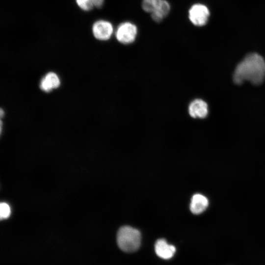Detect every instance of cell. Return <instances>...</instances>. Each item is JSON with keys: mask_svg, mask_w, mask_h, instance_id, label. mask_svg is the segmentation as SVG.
<instances>
[{"mask_svg": "<svg viewBox=\"0 0 265 265\" xmlns=\"http://www.w3.org/2000/svg\"><path fill=\"white\" fill-rule=\"evenodd\" d=\"M92 33L98 40L106 41L110 39L113 32L112 24L108 21L101 20L95 22L92 26Z\"/></svg>", "mask_w": 265, "mask_h": 265, "instance_id": "5b68a950", "label": "cell"}, {"mask_svg": "<svg viewBox=\"0 0 265 265\" xmlns=\"http://www.w3.org/2000/svg\"><path fill=\"white\" fill-rule=\"evenodd\" d=\"M159 0H142V7L144 11L152 13L156 8Z\"/></svg>", "mask_w": 265, "mask_h": 265, "instance_id": "8fae6325", "label": "cell"}, {"mask_svg": "<svg viewBox=\"0 0 265 265\" xmlns=\"http://www.w3.org/2000/svg\"><path fill=\"white\" fill-rule=\"evenodd\" d=\"M209 205L208 199L201 194H194L191 200L190 210L195 214L203 212Z\"/></svg>", "mask_w": 265, "mask_h": 265, "instance_id": "9c48e42d", "label": "cell"}, {"mask_svg": "<svg viewBox=\"0 0 265 265\" xmlns=\"http://www.w3.org/2000/svg\"><path fill=\"white\" fill-rule=\"evenodd\" d=\"M155 10L151 14L152 18L156 22H161L167 16L170 10L169 2L166 0H160Z\"/></svg>", "mask_w": 265, "mask_h": 265, "instance_id": "30bf717a", "label": "cell"}, {"mask_svg": "<svg viewBox=\"0 0 265 265\" xmlns=\"http://www.w3.org/2000/svg\"><path fill=\"white\" fill-rule=\"evenodd\" d=\"M60 84L58 76L54 72H49L43 77L40 84V88L44 91L49 92L58 87Z\"/></svg>", "mask_w": 265, "mask_h": 265, "instance_id": "ba28073f", "label": "cell"}, {"mask_svg": "<svg viewBox=\"0 0 265 265\" xmlns=\"http://www.w3.org/2000/svg\"><path fill=\"white\" fill-rule=\"evenodd\" d=\"M11 214V209L9 205L5 202H1L0 204V219H6Z\"/></svg>", "mask_w": 265, "mask_h": 265, "instance_id": "7c38bea8", "label": "cell"}, {"mask_svg": "<svg viewBox=\"0 0 265 265\" xmlns=\"http://www.w3.org/2000/svg\"><path fill=\"white\" fill-rule=\"evenodd\" d=\"M137 34V26L130 22L120 24L115 31L116 39L119 42L125 45L133 43L136 38Z\"/></svg>", "mask_w": 265, "mask_h": 265, "instance_id": "3957f363", "label": "cell"}, {"mask_svg": "<svg viewBox=\"0 0 265 265\" xmlns=\"http://www.w3.org/2000/svg\"><path fill=\"white\" fill-rule=\"evenodd\" d=\"M94 6L96 8H101L104 3V0H92Z\"/></svg>", "mask_w": 265, "mask_h": 265, "instance_id": "5bb4252c", "label": "cell"}, {"mask_svg": "<svg viewBox=\"0 0 265 265\" xmlns=\"http://www.w3.org/2000/svg\"><path fill=\"white\" fill-rule=\"evenodd\" d=\"M3 115V112L2 109L0 110V116L1 117H2V115Z\"/></svg>", "mask_w": 265, "mask_h": 265, "instance_id": "9a60e30c", "label": "cell"}, {"mask_svg": "<svg viewBox=\"0 0 265 265\" xmlns=\"http://www.w3.org/2000/svg\"><path fill=\"white\" fill-rule=\"evenodd\" d=\"M210 12L208 7L201 3H196L191 6L188 11V18L195 26H201L208 22Z\"/></svg>", "mask_w": 265, "mask_h": 265, "instance_id": "277c9868", "label": "cell"}, {"mask_svg": "<svg viewBox=\"0 0 265 265\" xmlns=\"http://www.w3.org/2000/svg\"><path fill=\"white\" fill-rule=\"evenodd\" d=\"M78 6L84 11H90L93 8L92 0H76Z\"/></svg>", "mask_w": 265, "mask_h": 265, "instance_id": "4fadbf2b", "label": "cell"}, {"mask_svg": "<svg viewBox=\"0 0 265 265\" xmlns=\"http://www.w3.org/2000/svg\"><path fill=\"white\" fill-rule=\"evenodd\" d=\"M155 250L157 255L163 259L171 258L176 251L174 246L169 244L164 239H159L155 244Z\"/></svg>", "mask_w": 265, "mask_h": 265, "instance_id": "52a82bcc", "label": "cell"}, {"mask_svg": "<svg viewBox=\"0 0 265 265\" xmlns=\"http://www.w3.org/2000/svg\"><path fill=\"white\" fill-rule=\"evenodd\" d=\"M233 80L237 84L248 81L254 85L262 83L265 79V61L255 53L248 54L236 66Z\"/></svg>", "mask_w": 265, "mask_h": 265, "instance_id": "6da1fadb", "label": "cell"}, {"mask_svg": "<svg viewBox=\"0 0 265 265\" xmlns=\"http://www.w3.org/2000/svg\"><path fill=\"white\" fill-rule=\"evenodd\" d=\"M188 111L192 118L203 119L208 114V105L203 100L196 99L189 104Z\"/></svg>", "mask_w": 265, "mask_h": 265, "instance_id": "8992f818", "label": "cell"}, {"mask_svg": "<svg viewBox=\"0 0 265 265\" xmlns=\"http://www.w3.org/2000/svg\"><path fill=\"white\" fill-rule=\"evenodd\" d=\"M117 242L122 251L126 252H134L140 246V233L138 230L130 226H123L117 232Z\"/></svg>", "mask_w": 265, "mask_h": 265, "instance_id": "7a4b0ae2", "label": "cell"}]
</instances>
